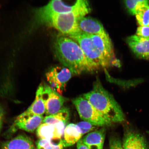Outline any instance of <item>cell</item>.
Masks as SVG:
<instances>
[{"label": "cell", "mask_w": 149, "mask_h": 149, "mask_svg": "<svg viewBox=\"0 0 149 149\" xmlns=\"http://www.w3.org/2000/svg\"><path fill=\"white\" fill-rule=\"evenodd\" d=\"M54 49L59 61L73 74L94 72L100 69L87 58L79 45L69 37H58Z\"/></svg>", "instance_id": "7a4b0ae2"}, {"label": "cell", "mask_w": 149, "mask_h": 149, "mask_svg": "<svg viewBox=\"0 0 149 149\" xmlns=\"http://www.w3.org/2000/svg\"><path fill=\"white\" fill-rule=\"evenodd\" d=\"M68 37L79 45L86 56L99 68H109L116 60L113 45L109 34L91 35L82 31Z\"/></svg>", "instance_id": "6da1fadb"}, {"label": "cell", "mask_w": 149, "mask_h": 149, "mask_svg": "<svg viewBox=\"0 0 149 149\" xmlns=\"http://www.w3.org/2000/svg\"><path fill=\"white\" fill-rule=\"evenodd\" d=\"M109 146V149H123L120 139L116 137H113L110 139Z\"/></svg>", "instance_id": "7402d4cb"}, {"label": "cell", "mask_w": 149, "mask_h": 149, "mask_svg": "<svg viewBox=\"0 0 149 149\" xmlns=\"http://www.w3.org/2000/svg\"><path fill=\"white\" fill-rule=\"evenodd\" d=\"M4 116L5 111L4 110H3V108L0 106V134H1Z\"/></svg>", "instance_id": "d4e9b609"}, {"label": "cell", "mask_w": 149, "mask_h": 149, "mask_svg": "<svg viewBox=\"0 0 149 149\" xmlns=\"http://www.w3.org/2000/svg\"><path fill=\"white\" fill-rule=\"evenodd\" d=\"M83 135L77 124H69L65 128L63 139L64 147H70L77 143Z\"/></svg>", "instance_id": "e0dca14e"}, {"label": "cell", "mask_w": 149, "mask_h": 149, "mask_svg": "<svg viewBox=\"0 0 149 149\" xmlns=\"http://www.w3.org/2000/svg\"><path fill=\"white\" fill-rule=\"evenodd\" d=\"M1 149H35L30 137L25 134H20L1 144Z\"/></svg>", "instance_id": "5bb4252c"}, {"label": "cell", "mask_w": 149, "mask_h": 149, "mask_svg": "<svg viewBox=\"0 0 149 149\" xmlns=\"http://www.w3.org/2000/svg\"><path fill=\"white\" fill-rule=\"evenodd\" d=\"M44 85L41 84L36 92L35 99L30 107L23 113L24 115H33L43 116L45 113V104L43 98Z\"/></svg>", "instance_id": "9a60e30c"}, {"label": "cell", "mask_w": 149, "mask_h": 149, "mask_svg": "<svg viewBox=\"0 0 149 149\" xmlns=\"http://www.w3.org/2000/svg\"><path fill=\"white\" fill-rule=\"evenodd\" d=\"M72 72L68 68L56 67L47 72V79L50 87L56 92L61 95L64 91L66 84L71 78Z\"/></svg>", "instance_id": "52a82bcc"}, {"label": "cell", "mask_w": 149, "mask_h": 149, "mask_svg": "<svg viewBox=\"0 0 149 149\" xmlns=\"http://www.w3.org/2000/svg\"><path fill=\"white\" fill-rule=\"evenodd\" d=\"M69 109L63 107L56 114L45 117L42 123L55 127L63 136L66 127L65 126L69 120Z\"/></svg>", "instance_id": "7c38bea8"}, {"label": "cell", "mask_w": 149, "mask_h": 149, "mask_svg": "<svg viewBox=\"0 0 149 149\" xmlns=\"http://www.w3.org/2000/svg\"><path fill=\"white\" fill-rule=\"evenodd\" d=\"M72 102L80 117L85 122L97 126H105L111 124L83 97L74 98L72 100Z\"/></svg>", "instance_id": "8992f818"}, {"label": "cell", "mask_w": 149, "mask_h": 149, "mask_svg": "<svg viewBox=\"0 0 149 149\" xmlns=\"http://www.w3.org/2000/svg\"><path fill=\"white\" fill-rule=\"evenodd\" d=\"M123 149H148L144 136L133 130H127L124 134L122 144Z\"/></svg>", "instance_id": "8fae6325"}, {"label": "cell", "mask_w": 149, "mask_h": 149, "mask_svg": "<svg viewBox=\"0 0 149 149\" xmlns=\"http://www.w3.org/2000/svg\"><path fill=\"white\" fill-rule=\"evenodd\" d=\"M75 6L70 12L55 15L52 17L47 26L54 28L64 36H69L81 31L79 20L91 11L88 1L78 0Z\"/></svg>", "instance_id": "277c9868"}, {"label": "cell", "mask_w": 149, "mask_h": 149, "mask_svg": "<svg viewBox=\"0 0 149 149\" xmlns=\"http://www.w3.org/2000/svg\"><path fill=\"white\" fill-rule=\"evenodd\" d=\"M127 8L130 13L136 14L138 9L144 6L148 5L149 1L147 0H127L124 1Z\"/></svg>", "instance_id": "ffe728a7"}, {"label": "cell", "mask_w": 149, "mask_h": 149, "mask_svg": "<svg viewBox=\"0 0 149 149\" xmlns=\"http://www.w3.org/2000/svg\"><path fill=\"white\" fill-rule=\"evenodd\" d=\"M136 33L137 36L148 38L149 37V27L140 26L138 27Z\"/></svg>", "instance_id": "cb8c5ba5"}, {"label": "cell", "mask_w": 149, "mask_h": 149, "mask_svg": "<svg viewBox=\"0 0 149 149\" xmlns=\"http://www.w3.org/2000/svg\"><path fill=\"white\" fill-rule=\"evenodd\" d=\"M126 42L137 57L149 59V37L145 38L133 35L127 37Z\"/></svg>", "instance_id": "30bf717a"}, {"label": "cell", "mask_w": 149, "mask_h": 149, "mask_svg": "<svg viewBox=\"0 0 149 149\" xmlns=\"http://www.w3.org/2000/svg\"><path fill=\"white\" fill-rule=\"evenodd\" d=\"M77 125L81 130V133L83 135L92 131L95 128L94 126L85 121L80 122Z\"/></svg>", "instance_id": "44dd1931"}, {"label": "cell", "mask_w": 149, "mask_h": 149, "mask_svg": "<svg viewBox=\"0 0 149 149\" xmlns=\"http://www.w3.org/2000/svg\"><path fill=\"white\" fill-rule=\"evenodd\" d=\"M74 6V4L72 6L67 5L60 0L50 1L46 5L34 10L31 29H33L42 25L47 26L54 16L70 12Z\"/></svg>", "instance_id": "5b68a950"}, {"label": "cell", "mask_w": 149, "mask_h": 149, "mask_svg": "<svg viewBox=\"0 0 149 149\" xmlns=\"http://www.w3.org/2000/svg\"><path fill=\"white\" fill-rule=\"evenodd\" d=\"M97 111L111 124L124 120L122 109L112 95L104 88L100 80L94 83L92 90L83 95Z\"/></svg>", "instance_id": "3957f363"}, {"label": "cell", "mask_w": 149, "mask_h": 149, "mask_svg": "<svg viewBox=\"0 0 149 149\" xmlns=\"http://www.w3.org/2000/svg\"><path fill=\"white\" fill-rule=\"evenodd\" d=\"M77 149H89L84 144L82 141V139H80L77 143Z\"/></svg>", "instance_id": "484cf974"}, {"label": "cell", "mask_w": 149, "mask_h": 149, "mask_svg": "<svg viewBox=\"0 0 149 149\" xmlns=\"http://www.w3.org/2000/svg\"><path fill=\"white\" fill-rule=\"evenodd\" d=\"M37 149H53V147L49 141L44 139H39L36 141Z\"/></svg>", "instance_id": "603a6c76"}, {"label": "cell", "mask_w": 149, "mask_h": 149, "mask_svg": "<svg viewBox=\"0 0 149 149\" xmlns=\"http://www.w3.org/2000/svg\"><path fill=\"white\" fill-rule=\"evenodd\" d=\"M138 23L143 26L149 27V6H144L140 8L136 13Z\"/></svg>", "instance_id": "d6986e66"}, {"label": "cell", "mask_w": 149, "mask_h": 149, "mask_svg": "<svg viewBox=\"0 0 149 149\" xmlns=\"http://www.w3.org/2000/svg\"><path fill=\"white\" fill-rule=\"evenodd\" d=\"M43 98L47 116L56 114L62 109L65 99L54 91L49 85L44 84Z\"/></svg>", "instance_id": "ba28073f"}, {"label": "cell", "mask_w": 149, "mask_h": 149, "mask_svg": "<svg viewBox=\"0 0 149 149\" xmlns=\"http://www.w3.org/2000/svg\"><path fill=\"white\" fill-rule=\"evenodd\" d=\"M36 134L39 139H46L49 141L62 139V137L55 127L44 123L37 128Z\"/></svg>", "instance_id": "ac0fdd59"}, {"label": "cell", "mask_w": 149, "mask_h": 149, "mask_svg": "<svg viewBox=\"0 0 149 149\" xmlns=\"http://www.w3.org/2000/svg\"><path fill=\"white\" fill-rule=\"evenodd\" d=\"M148 133L149 134V131L148 132Z\"/></svg>", "instance_id": "4316f807"}, {"label": "cell", "mask_w": 149, "mask_h": 149, "mask_svg": "<svg viewBox=\"0 0 149 149\" xmlns=\"http://www.w3.org/2000/svg\"><path fill=\"white\" fill-rule=\"evenodd\" d=\"M81 31L87 34L100 35L107 34L103 25L97 20L89 17H84L78 23Z\"/></svg>", "instance_id": "4fadbf2b"}, {"label": "cell", "mask_w": 149, "mask_h": 149, "mask_svg": "<svg viewBox=\"0 0 149 149\" xmlns=\"http://www.w3.org/2000/svg\"><path fill=\"white\" fill-rule=\"evenodd\" d=\"M105 136V129L102 128L88 133L82 141L89 149H103Z\"/></svg>", "instance_id": "2e32d148"}, {"label": "cell", "mask_w": 149, "mask_h": 149, "mask_svg": "<svg viewBox=\"0 0 149 149\" xmlns=\"http://www.w3.org/2000/svg\"><path fill=\"white\" fill-rule=\"evenodd\" d=\"M44 117L33 115H24L21 113L15 120L13 130H21L28 132H33L42 123Z\"/></svg>", "instance_id": "9c48e42d"}]
</instances>
